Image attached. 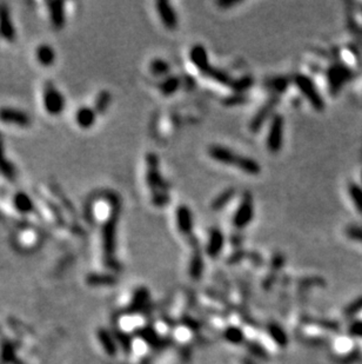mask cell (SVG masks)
Segmentation results:
<instances>
[{
	"label": "cell",
	"instance_id": "14",
	"mask_svg": "<svg viewBox=\"0 0 362 364\" xmlns=\"http://www.w3.org/2000/svg\"><path fill=\"white\" fill-rule=\"evenodd\" d=\"M176 225L183 235H191L193 231V215L187 205H179L176 209Z\"/></svg>",
	"mask_w": 362,
	"mask_h": 364
},
{
	"label": "cell",
	"instance_id": "31",
	"mask_svg": "<svg viewBox=\"0 0 362 364\" xmlns=\"http://www.w3.org/2000/svg\"><path fill=\"white\" fill-rule=\"evenodd\" d=\"M109 102H111V93L108 91H101L100 93L97 95L94 101V110L98 115H102L105 113L106 110L108 109Z\"/></svg>",
	"mask_w": 362,
	"mask_h": 364
},
{
	"label": "cell",
	"instance_id": "13",
	"mask_svg": "<svg viewBox=\"0 0 362 364\" xmlns=\"http://www.w3.org/2000/svg\"><path fill=\"white\" fill-rule=\"evenodd\" d=\"M223 244H225V237L222 231L218 228H213L209 231L207 246H206L207 256L211 258L218 257L223 249Z\"/></svg>",
	"mask_w": 362,
	"mask_h": 364
},
{
	"label": "cell",
	"instance_id": "40",
	"mask_svg": "<svg viewBox=\"0 0 362 364\" xmlns=\"http://www.w3.org/2000/svg\"><path fill=\"white\" fill-rule=\"evenodd\" d=\"M241 363H243V364H259L258 362H255L254 359L248 358V357H244L243 360H241Z\"/></svg>",
	"mask_w": 362,
	"mask_h": 364
},
{
	"label": "cell",
	"instance_id": "18",
	"mask_svg": "<svg viewBox=\"0 0 362 364\" xmlns=\"http://www.w3.org/2000/svg\"><path fill=\"white\" fill-rule=\"evenodd\" d=\"M97 115L94 109L88 108V106H83L78 110L76 113V122L81 129H90L94 125L97 120Z\"/></svg>",
	"mask_w": 362,
	"mask_h": 364
},
{
	"label": "cell",
	"instance_id": "35",
	"mask_svg": "<svg viewBox=\"0 0 362 364\" xmlns=\"http://www.w3.org/2000/svg\"><path fill=\"white\" fill-rule=\"evenodd\" d=\"M362 309V298L355 300V302L350 304L349 306H347V309L345 311L346 316H354V315H356L359 311Z\"/></svg>",
	"mask_w": 362,
	"mask_h": 364
},
{
	"label": "cell",
	"instance_id": "16",
	"mask_svg": "<svg viewBox=\"0 0 362 364\" xmlns=\"http://www.w3.org/2000/svg\"><path fill=\"white\" fill-rule=\"evenodd\" d=\"M190 58L195 67L204 73L212 66L208 62L207 51H206V48L202 45H194L193 47L191 48Z\"/></svg>",
	"mask_w": 362,
	"mask_h": 364
},
{
	"label": "cell",
	"instance_id": "1",
	"mask_svg": "<svg viewBox=\"0 0 362 364\" xmlns=\"http://www.w3.org/2000/svg\"><path fill=\"white\" fill-rule=\"evenodd\" d=\"M120 214V204L116 198H112L111 211L108 218L106 219L101 230L102 252H104V263L112 270H118L120 268L119 262L115 258L116 250V230Z\"/></svg>",
	"mask_w": 362,
	"mask_h": 364
},
{
	"label": "cell",
	"instance_id": "11",
	"mask_svg": "<svg viewBox=\"0 0 362 364\" xmlns=\"http://www.w3.org/2000/svg\"><path fill=\"white\" fill-rule=\"evenodd\" d=\"M155 5H157L159 17H160L162 24L169 30H175L176 26H178V16H176L175 11L171 6V4L165 2V0H160Z\"/></svg>",
	"mask_w": 362,
	"mask_h": 364
},
{
	"label": "cell",
	"instance_id": "6",
	"mask_svg": "<svg viewBox=\"0 0 362 364\" xmlns=\"http://www.w3.org/2000/svg\"><path fill=\"white\" fill-rule=\"evenodd\" d=\"M65 98L56 90L52 83H46L44 86V106L51 116H59L65 109Z\"/></svg>",
	"mask_w": 362,
	"mask_h": 364
},
{
	"label": "cell",
	"instance_id": "36",
	"mask_svg": "<svg viewBox=\"0 0 362 364\" xmlns=\"http://www.w3.org/2000/svg\"><path fill=\"white\" fill-rule=\"evenodd\" d=\"M283 263H285V258L281 254L278 253L273 257L272 259V269L274 271H278L279 269H281L283 267Z\"/></svg>",
	"mask_w": 362,
	"mask_h": 364
},
{
	"label": "cell",
	"instance_id": "17",
	"mask_svg": "<svg viewBox=\"0 0 362 364\" xmlns=\"http://www.w3.org/2000/svg\"><path fill=\"white\" fill-rule=\"evenodd\" d=\"M97 336L105 352L109 356H115L118 352V343H116L114 336L105 328L99 329L97 331Z\"/></svg>",
	"mask_w": 362,
	"mask_h": 364
},
{
	"label": "cell",
	"instance_id": "27",
	"mask_svg": "<svg viewBox=\"0 0 362 364\" xmlns=\"http://www.w3.org/2000/svg\"><path fill=\"white\" fill-rule=\"evenodd\" d=\"M113 336H114L116 343H118V344L122 346L124 352L130 353L131 351H132L133 341H132V337H131L130 334H127V332L123 331L122 329L115 328L114 332H113Z\"/></svg>",
	"mask_w": 362,
	"mask_h": 364
},
{
	"label": "cell",
	"instance_id": "22",
	"mask_svg": "<svg viewBox=\"0 0 362 364\" xmlns=\"http://www.w3.org/2000/svg\"><path fill=\"white\" fill-rule=\"evenodd\" d=\"M0 172L11 182L16 180V168L6 157L2 136H0Z\"/></svg>",
	"mask_w": 362,
	"mask_h": 364
},
{
	"label": "cell",
	"instance_id": "5",
	"mask_svg": "<svg viewBox=\"0 0 362 364\" xmlns=\"http://www.w3.org/2000/svg\"><path fill=\"white\" fill-rule=\"evenodd\" d=\"M294 83H295L296 87L299 88L301 93L308 99L311 105L317 110H322L325 108V102L322 100L320 93L315 87V84L312 81L310 77L305 76V74H296L294 77Z\"/></svg>",
	"mask_w": 362,
	"mask_h": 364
},
{
	"label": "cell",
	"instance_id": "33",
	"mask_svg": "<svg viewBox=\"0 0 362 364\" xmlns=\"http://www.w3.org/2000/svg\"><path fill=\"white\" fill-rule=\"evenodd\" d=\"M247 349L254 357H258L260 359H268V352L266 351L264 346L259 344L257 342H248Z\"/></svg>",
	"mask_w": 362,
	"mask_h": 364
},
{
	"label": "cell",
	"instance_id": "4",
	"mask_svg": "<svg viewBox=\"0 0 362 364\" xmlns=\"http://www.w3.org/2000/svg\"><path fill=\"white\" fill-rule=\"evenodd\" d=\"M254 217V204L253 197L250 192H245L241 198L239 205H237L235 212L233 216V225L236 229H244L253 221Z\"/></svg>",
	"mask_w": 362,
	"mask_h": 364
},
{
	"label": "cell",
	"instance_id": "26",
	"mask_svg": "<svg viewBox=\"0 0 362 364\" xmlns=\"http://www.w3.org/2000/svg\"><path fill=\"white\" fill-rule=\"evenodd\" d=\"M35 56H37L38 62L44 66L52 65L55 60L54 49L52 48V46L46 45V44L38 46L37 52H35Z\"/></svg>",
	"mask_w": 362,
	"mask_h": 364
},
{
	"label": "cell",
	"instance_id": "34",
	"mask_svg": "<svg viewBox=\"0 0 362 364\" xmlns=\"http://www.w3.org/2000/svg\"><path fill=\"white\" fill-rule=\"evenodd\" d=\"M287 84H288V81H287L285 78H275V79H273L272 83L269 84V86L274 88L276 92H282L288 86Z\"/></svg>",
	"mask_w": 362,
	"mask_h": 364
},
{
	"label": "cell",
	"instance_id": "25",
	"mask_svg": "<svg viewBox=\"0 0 362 364\" xmlns=\"http://www.w3.org/2000/svg\"><path fill=\"white\" fill-rule=\"evenodd\" d=\"M234 196H235V189H234V187H228V189L222 191L221 193L218 194V196L213 199L211 203V209L213 211L222 210V209L233 199Z\"/></svg>",
	"mask_w": 362,
	"mask_h": 364
},
{
	"label": "cell",
	"instance_id": "20",
	"mask_svg": "<svg viewBox=\"0 0 362 364\" xmlns=\"http://www.w3.org/2000/svg\"><path fill=\"white\" fill-rule=\"evenodd\" d=\"M13 205L20 214L28 215L34 212V203L26 192L19 191L13 196Z\"/></svg>",
	"mask_w": 362,
	"mask_h": 364
},
{
	"label": "cell",
	"instance_id": "21",
	"mask_svg": "<svg viewBox=\"0 0 362 364\" xmlns=\"http://www.w3.org/2000/svg\"><path fill=\"white\" fill-rule=\"evenodd\" d=\"M17 360L16 346L10 339H2L0 343V364H14Z\"/></svg>",
	"mask_w": 362,
	"mask_h": 364
},
{
	"label": "cell",
	"instance_id": "41",
	"mask_svg": "<svg viewBox=\"0 0 362 364\" xmlns=\"http://www.w3.org/2000/svg\"><path fill=\"white\" fill-rule=\"evenodd\" d=\"M14 364H25V363L21 362V360H19V359H17L16 362H14Z\"/></svg>",
	"mask_w": 362,
	"mask_h": 364
},
{
	"label": "cell",
	"instance_id": "30",
	"mask_svg": "<svg viewBox=\"0 0 362 364\" xmlns=\"http://www.w3.org/2000/svg\"><path fill=\"white\" fill-rule=\"evenodd\" d=\"M223 337L232 344H241L245 341V334L240 328L228 327L223 331Z\"/></svg>",
	"mask_w": 362,
	"mask_h": 364
},
{
	"label": "cell",
	"instance_id": "29",
	"mask_svg": "<svg viewBox=\"0 0 362 364\" xmlns=\"http://www.w3.org/2000/svg\"><path fill=\"white\" fill-rule=\"evenodd\" d=\"M180 87V79L178 77H167L159 84V88H160L161 93L165 95H171Z\"/></svg>",
	"mask_w": 362,
	"mask_h": 364
},
{
	"label": "cell",
	"instance_id": "8",
	"mask_svg": "<svg viewBox=\"0 0 362 364\" xmlns=\"http://www.w3.org/2000/svg\"><path fill=\"white\" fill-rule=\"evenodd\" d=\"M278 102H279V97L274 95V97L269 98L268 100L265 102L264 106H261L260 110L257 112V115H255L251 120L250 129L252 132H257V131L261 129L268 117L272 115L273 111H274L275 106L278 105Z\"/></svg>",
	"mask_w": 362,
	"mask_h": 364
},
{
	"label": "cell",
	"instance_id": "38",
	"mask_svg": "<svg viewBox=\"0 0 362 364\" xmlns=\"http://www.w3.org/2000/svg\"><path fill=\"white\" fill-rule=\"evenodd\" d=\"M350 334L354 336H362V323H354L350 327Z\"/></svg>",
	"mask_w": 362,
	"mask_h": 364
},
{
	"label": "cell",
	"instance_id": "12",
	"mask_svg": "<svg viewBox=\"0 0 362 364\" xmlns=\"http://www.w3.org/2000/svg\"><path fill=\"white\" fill-rule=\"evenodd\" d=\"M0 34L5 40L12 42L16 40V30L10 16V10L6 5H0Z\"/></svg>",
	"mask_w": 362,
	"mask_h": 364
},
{
	"label": "cell",
	"instance_id": "19",
	"mask_svg": "<svg viewBox=\"0 0 362 364\" xmlns=\"http://www.w3.org/2000/svg\"><path fill=\"white\" fill-rule=\"evenodd\" d=\"M136 335L144 342H146L148 345L155 346V348H161L165 345V341L160 336L157 334V331L151 327H144L138 329L136 331Z\"/></svg>",
	"mask_w": 362,
	"mask_h": 364
},
{
	"label": "cell",
	"instance_id": "39",
	"mask_svg": "<svg viewBox=\"0 0 362 364\" xmlns=\"http://www.w3.org/2000/svg\"><path fill=\"white\" fill-rule=\"evenodd\" d=\"M239 4V2H218V5L221 6V7H230V6H234V5H237Z\"/></svg>",
	"mask_w": 362,
	"mask_h": 364
},
{
	"label": "cell",
	"instance_id": "2",
	"mask_svg": "<svg viewBox=\"0 0 362 364\" xmlns=\"http://www.w3.org/2000/svg\"><path fill=\"white\" fill-rule=\"evenodd\" d=\"M208 154L214 161L226 165H233L240 169L241 171L251 176H257L261 172V166L253 158L246 155L236 154L230 148H227L221 145H212L208 147Z\"/></svg>",
	"mask_w": 362,
	"mask_h": 364
},
{
	"label": "cell",
	"instance_id": "32",
	"mask_svg": "<svg viewBox=\"0 0 362 364\" xmlns=\"http://www.w3.org/2000/svg\"><path fill=\"white\" fill-rule=\"evenodd\" d=\"M169 69H171V66H169V64L167 62H165L164 59H154L152 60L150 64L151 72L153 74H157V76H159V74L168 73Z\"/></svg>",
	"mask_w": 362,
	"mask_h": 364
},
{
	"label": "cell",
	"instance_id": "37",
	"mask_svg": "<svg viewBox=\"0 0 362 364\" xmlns=\"http://www.w3.org/2000/svg\"><path fill=\"white\" fill-rule=\"evenodd\" d=\"M243 101H244V99H243V97H241V94H237V95H235V97H230L225 100L226 105H237L239 102H243Z\"/></svg>",
	"mask_w": 362,
	"mask_h": 364
},
{
	"label": "cell",
	"instance_id": "24",
	"mask_svg": "<svg viewBox=\"0 0 362 364\" xmlns=\"http://www.w3.org/2000/svg\"><path fill=\"white\" fill-rule=\"evenodd\" d=\"M267 331L273 341H274L279 346L283 348V346L288 344V336H287L286 331L283 330L281 325L274 323V322H271V323H268L267 325Z\"/></svg>",
	"mask_w": 362,
	"mask_h": 364
},
{
	"label": "cell",
	"instance_id": "10",
	"mask_svg": "<svg viewBox=\"0 0 362 364\" xmlns=\"http://www.w3.org/2000/svg\"><path fill=\"white\" fill-rule=\"evenodd\" d=\"M150 302V291L147 288H138L134 291V295L131 300L130 305L127 306L125 313L127 315H136L145 310Z\"/></svg>",
	"mask_w": 362,
	"mask_h": 364
},
{
	"label": "cell",
	"instance_id": "28",
	"mask_svg": "<svg viewBox=\"0 0 362 364\" xmlns=\"http://www.w3.org/2000/svg\"><path fill=\"white\" fill-rule=\"evenodd\" d=\"M204 272V259L200 252H195L191 259L190 276L194 279H199Z\"/></svg>",
	"mask_w": 362,
	"mask_h": 364
},
{
	"label": "cell",
	"instance_id": "9",
	"mask_svg": "<svg viewBox=\"0 0 362 364\" xmlns=\"http://www.w3.org/2000/svg\"><path fill=\"white\" fill-rule=\"evenodd\" d=\"M0 120L4 123L12 124V125L20 127H27L31 125V118L28 117L27 113L12 108L0 109Z\"/></svg>",
	"mask_w": 362,
	"mask_h": 364
},
{
	"label": "cell",
	"instance_id": "3",
	"mask_svg": "<svg viewBox=\"0 0 362 364\" xmlns=\"http://www.w3.org/2000/svg\"><path fill=\"white\" fill-rule=\"evenodd\" d=\"M147 175L146 180L148 186L151 187V191L153 192V196H159V194L166 193V183L162 179V177L159 172V162L157 154L148 153L147 154Z\"/></svg>",
	"mask_w": 362,
	"mask_h": 364
},
{
	"label": "cell",
	"instance_id": "23",
	"mask_svg": "<svg viewBox=\"0 0 362 364\" xmlns=\"http://www.w3.org/2000/svg\"><path fill=\"white\" fill-rule=\"evenodd\" d=\"M86 282L91 286H113L118 279L111 274H91L87 276Z\"/></svg>",
	"mask_w": 362,
	"mask_h": 364
},
{
	"label": "cell",
	"instance_id": "7",
	"mask_svg": "<svg viewBox=\"0 0 362 364\" xmlns=\"http://www.w3.org/2000/svg\"><path fill=\"white\" fill-rule=\"evenodd\" d=\"M283 140V117L274 115L272 117L271 125L268 129V136L266 138V145L269 152L278 153L281 150Z\"/></svg>",
	"mask_w": 362,
	"mask_h": 364
},
{
	"label": "cell",
	"instance_id": "15",
	"mask_svg": "<svg viewBox=\"0 0 362 364\" xmlns=\"http://www.w3.org/2000/svg\"><path fill=\"white\" fill-rule=\"evenodd\" d=\"M47 7L53 27L56 30H62L66 21L65 4L62 2H51L47 3Z\"/></svg>",
	"mask_w": 362,
	"mask_h": 364
}]
</instances>
